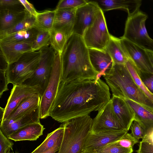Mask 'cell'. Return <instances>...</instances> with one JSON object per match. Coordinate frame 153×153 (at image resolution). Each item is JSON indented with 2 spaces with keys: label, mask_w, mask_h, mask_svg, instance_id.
Segmentation results:
<instances>
[{
  "label": "cell",
  "mask_w": 153,
  "mask_h": 153,
  "mask_svg": "<svg viewBox=\"0 0 153 153\" xmlns=\"http://www.w3.org/2000/svg\"><path fill=\"white\" fill-rule=\"evenodd\" d=\"M111 99L108 85L100 79L61 81L49 116L64 123L98 111Z\"/></svg>",
  "instance_id": "6da1fadb"
},
{
  "label": "cell",
  "mask_w": 153,
  "mask_h": 153,
  "mask_svg": "<svg viewBox=\"0 0 153 153\" xmlns=\"http://www.w3.org/2000/svg\"><path fill=\"white\" fill-rule=\"evenodd\" d=\"M62 54L61 81L96 79L97 73L91 63L88 48L82 36L72 34Z\"/></svg>",
  "instance_id": "7a4b0ae2"
},
{
  "label": "cell",
  "mask_w": 153,
  "mask_h": 153,
  "mask_svg": "<svg viewBox=\"0 0 153 153\" xmlns=\"http://www.w3.org/2000/svg\"><path fill=\"white\" fill-rule=\"evenodd\" d=\"M103 76L112 96L132 100L153 111V102L136 84L125 65L114 63L110 71Z\"/></svg>",
  "instance_id": "3957f363"
},
{
  "label": "cell",
  "mask_w": 153,
  "mask_h": 153,
  "mask_svg": "<svg viewBox=\"0 0 153 153\" xmlns=\"http://www.w3.org/2000/svg\"><path fill=\"white\" fill-rule=\"evenodd\" d=\"M93 120L87 115L63 123L64 135L58 153H82L85 140L91 130Z\"/></svg>",
  "instance_id": "277c9868"
},
{
  "label": "cell",
  "mask_w": 153,
  "mask_h": 153,
  "mask_svg": "<svg viewBox=\"0 0 153 153\" xmlns=\"http://www.w3.org/2000/svg\"><path fill=\"white\" fill-rule=\"evenodd\" d=\"M148 16L139 11L128 16L123 36L121 37L144 48L153 51V39L149 35L146 27Z\"/></svg>",
  "instance_id": "5b68a950"
},
{
  "label": "cell",
  "mask_w": 153,
  "mask_h": 153,
  "mask_svg": "<svg viewBox=\"0 0 153 153\" xmlns=\"http://www.w3.org/2000/svg\"><path fill=\"white\" fill-rule=\"evenodd\" d=\"M40 58L39 51L24 53L18 61L8 65L6 72L8 84H22L30 78L38 65Z\"/></svg>",
  "instance_id": "8992f818"
},
{
  "label": "cell",
  "mask_w": 153,
  "mask_h": 153,
  "mask_svg": "<svg viewBox=\"0 0 153 153\" xmlns=\"http://www.w3.org/2000/svg\"><path fill=\"white\" fill-rule=\"evenodd\" d=\"M39 51L40 58L37 68L31 77L22 84L29 86H39L41 97L51 76L56 52L50 46L44 47Z\"/></svg>",
  "instance_id": "52a82bcc"
},
{
  "label": "cell",
  "mask_w": 153,
  "mask_h": 153,
  "mask_svg": "<svg viewBox=\"0 0 153 153\" xmlns=\"http://www.w3.org/2000/svg\"><path fill=\"white\" fill-rule=\"evenodd\" d=\"M62 54L56 52L51 76L48 85L42 97L39 105L41 119L49 116L50 111L61 81Z\"/></svg>",
  "instance_id": "ba28073f"
},
{
  "label": "cell",
  "mask_w": 153,
  "mask_h": 153,
  "mask_svg": "<svg viewBox=\"0 0 153 153\" xmlns=\"http://www.w3.org/2000/svg\"><path fill=\"white\" fill-rule=\"evenodd\" d=\"M111 36L103 12L100 8L93 23L85 31L83 40L88 48L103 50Z\"/></svg>",
  "instance_id": "9c48e42d"
},
{
  "label": "cell",
  "mask_w": 153,
  "mask_h": 153,
  "mask_svg": "<svg viewBox=\"0 0 153 153\" xmlns=\"http://www.w3.org/2000/svg\"><path fill=\"white\" fill-rule=\"evenodd\" d=\"M122 131H127L122 127L116 116L111 99L98 111L97 114L93 120L90 133L96 134Z\"/></svg>",
  "instance_id": "30bf717a"
},
{
  "label": "cell",
  "mask_w": 153,
  "mask_h": 153,
  "mask_svg": "<svg viewBox=\"0 0 153 153\" xmlns=\"http://www.w3.org/2000/svg\"><path fill=\"white\" fill-rule=\"evenodd\" d=\"M121 44L129 58L138 69L153 73V51L141 47L121 37Z\"/></svg>",
  "instance_id": "8fae6325"
},
{
  "label": "cell",
  "mask_w": 153,
  "mask_h": 153,
  "mask_svg": "<svg viewBox=\"0 0 153 153\" xmlns=\"http://www.w3.org/2000/svg\"><path fill=\"white\" fill-rule=\"evenodd\" d=\"M100 8L94 0L76 10L72 34L82 37L85 30L94 22Z\"/></svg>",
  "instance_id": "7c38bea8"
},
{
  "label": "cell",
  "mask_w": 153,
  "mask_h": 153,
  "mask_svg": "<svg viewBox=\"0 0 153 153\" xmlns=\"http://www.w3.org/2000/svg\"><path fill=\"white\" fill-rule=\"evenodd\" d=\"M40 90L38 86H29L23 84L13 85L1 122L6 120L23 100L34 94H39Z\"/></svg>",
  "instance_id": "4fadbf2b"
},
{
  "label": "cell",
  "mask_w": 153,
  "mask_h": 153,
  "mask_svg": "<svg viewBox=\"0 0 153 153\" xmlns=\"http://www.w3.org/2000/svg\"><path fill=\"white\" fill-rule=\"evenodd\" d=\"M127 132L126 131H107L96 134L90 132L84 143L83 151L92 152L109 144L119 140Z\"/></svg>",
  "instance_id": "5bb4252c"
},
{
  "label": "cell",
  "mask_w": 153,
  "mask_h": 153,
  "mask_svg": "<svg viewBox=\"0 0 153 153\" xmlns=\"http://www.w3.org/2000/svg\"><path fill=\"white\" fill-rule=\"evenodd\" d=\"M33 42H6L0 41L1 55L10 65L16 62L25 53L33 51Z\"/></svg>",
  "instance_id": "9a60e30c"
},
{
  "label": "cell",
  "mask_w": 153,
  "mask_h": 153,
  "mask_svg": "<svg viewBox=\"0 0 153 153\" xmlns=\"http://www.w3.org/2000/svg\"><path fill=\"white\" fill-rule=\"evenodd\" d=\"M39 106L15 120H5L1 122L0 131L7 137L18 129L27 125L40 123Z\"/></svg>",
  "instance_id": "2e32d148"
},
{
  "label": "cell",
  "mask_w": 153,
  "mask_h": 153,
  "mask_svg": "<svg viewBox=\"0 0 153 153\" xmlns=\"http://www.w3.org/2000/svg\"><path fill=\"white\" fill-rule=\"evenodd\" d=\"M88 48L91 63L97 73L96 80L100 79L108 72L112 68L114 63L111 57L105 49L100 50Z\"/></svg>",
  "instance_id": "e0dca14e"
},
{
  "label": "cell",
  "mask_w": 153,
  "mask_h": 153,
  "mask_svg": "<svg viewBox=\"0 0 153 153\" xmlns=\"http://www.w3.org/2000/svg\"><path fill=\"white\" fill-rule=\"evenodd\" d=\"M111 100L116 116L122 127L128 132L135 119L133 111L123 99L112 96Z\"/></svg>",
  "instance_id": "ac0fdd59"
},
{
  "label": "cell",
  "mask_w": 153,
  "mask_h": 153,
  "mask_svg": "<svg viewBox=\"0 0 153 153\" xmlns=\"http://www.w3.org/2000/svg\"><path fill=\"white\" fill-rule=\"evenodd\" d=\"M95 2L103 12L116 9L126 10L128 16L132 15L139 11L142 4L141 0H96Z\"/></svg>",
  "instance_id": "d6986e66"
},
{
  "label": "cell",
  "mask_w": 153,
  "mask_h": 153,
  "mask_svg": "<svg viewBox=\"0 0 153 153\" xmlns=\"http://www.w3.org/2000/svg\"><path fill=\"white\" fill-rule=\"evenodd\" d=\"M76 9H56L53 29L64 33L69 38L72 34Z\"/></svg>",
  "instance_id": "ffe728a7"
},
{
  "label": "cell",
  "mask_w": 153,
  "mask_h": 153,
  "mask_svg": "<svg viewBox=\"0 0 153 153\" xmlns=\"http://www.w3.org/2000/svg\"><path fill=\"white\" fill-rule=\"evenodd\" d=\"M27 13L24 8H0V31L14 27L25 18Z\"/></svg>",
  "instance_id": "44dd1931"
},
{
  "label": "cell",
  "mask_w": 153,
  "mask_h": 153,
  "mask_svg": "<svg viewBox=\"0 0 153 153\" xmlns=\"http://www.w3.org/2000/svg\"><path fill=\"white\" fill-rule=\"evenodd\" d=\"M133 111L134 120L138 121L144 129L145 134L153 128V111L132 100L124 99Z\"/></svg>",
  "instance_id": "7402d4cb"
},
{
  "label": "cell",
  "mask_w": 153,
  "mask_h": 153,
  "mask_svg": "<svg viewBox=\"0 0 153 153\" xmlns=\"http://www.w3.org/2000/svg\"><path fill=\"white\" fill-rule=\"evenodd\" d=\"M45 129L40 123H33L19 128L10 135L8 138L15 142L36 140L43 135Z\"/></svg>",
  "instance_id": "603a6c76"
},
{
  "label": "cell",
  "mask_w": 153,
  "mask_h": 153,
  "mask_svg": "<svg viewBox=\"0 0 153 153\" xmlns=\"http://www.w3.org/2000/svg\"><path fill=\"white\" fill-rule=\"evenodd\" d=\"M64 128L62 124L48 133L43 142L31 153H42L55 149L60 148L64 135Z\"/></svg>",
  "instance_id": "cb8c5ba5"
},
{
  "label": "cell",
  "mask_w": 153,
  "mask_h": 153,
  "mask_svg": "<svg viewBox=\"0 0 153 153\" xmlns=\"http://www.w3.org/2000/svg\"><path fill=\"white\" fill-rule=\"evenodd\" d=\"M40 100L39 93L33 94L23 100L5 120H16L35 110L39 107Z\"/></svg>",
  "instance_id": "d4e9b609"
},
{
  "label": "cell",
  "mask_w": 153,
  "mask_h": 153,
  "mask_svg": "<svg viewBox=\"0 0 153 153\" xmlns=\"http://www.w3.org/2000/svg\"><path fill=\"white\" fill-rule=\"evenodd\" d=\"M105 50L111 57L114 64L125 65L129 58L121 44L120 38L111 35Z\"/></svg>",
  "instance_id": "484cf974"
},
{
  "label": "cell",
  "mask_w": 153,
  "mask_h": 153,
  "mask_svg": "<svg viewBox=\"0 0 153 153\" xmlns=\"http://www.w3.org/2000/svg\"><path fill=\"white\" fill-rule=\"evenodd\" d=\"M40 29L36 26L20 31L0 39L6 42H33Z\"/></svg>",
  "instance_id": "4316f807"
},
{
  "label": "cell",
  "mask_w": 153,
  "mask_h": 153,
  "mask_svg": "<svg viewBox=\"0 0 153 153\" xmlns=\"http://www.w3.org/2000/svg\"><path fill=\"white\" fill-rule=\"evenodd\" d=\"M55 14V9L38 12L36 17V26L40 30L50 32L53 29Z\"/></svg>",
  "instance_id": "83f0119b"
},
{
  "label": "cell",
  "mask_w": 153,
  "mask_h": 153,
  "mask_svg": "<svg viewBox=\"0 0 153 153\" xmlns=\"http://www.w3.org/2000/svg\"><path fill=\"white\" fill-rule=\"evenodd\" d=\"M36 26V17L28 12L25 18L12 28L3 31H0V39L20 31Z\"/></svg>",
  "instance_id": "f1b7e54d"
},
{
  "label": "cell",
  "mask_w": 153,
  "mask_h": 153,
  "mask_svg": "<svg viewBox=\"0 0 153 153\" xmlns=\"http://www.w3.org/2000/svg\"><path fill=\"white\" fill-rule=\"evenodd\" d=\"M50 45L56 52L62 53L68 38L64 32L52 29L50 32Z\"/></svg>",
  "instance_id": "f546056e"
},
{
  "label": "cell",
  "mask_w": 153,
  "mask_h": 153,
  "mask_svg": "<svg viewBox=\"0 0 153 153\" xmlns=\"http://www.w3.org/2000/svg\"><path fill=\"white\" fill-rule=\"evenodd\" d=\"M125 65L135 83L151 100L153 102V94L147 88L142 81L139 75V70L129 58Z\"/></svg>",
  "instance_id": "4dcf8cb0"
},
{
  "label": "cell",
  "mask_w": 153,
  "mask_h": 153,
  "mask_svg": "<svg viewBox=\"0 0 153 153\" xmlns=\"http://www.w3.org/2000/svg\"><path fill=\"white\" fill-rule=\"evenodd\" d=\"M50 34L48 31L40 30L32 46L33 51H37L50 45Z\"/></svg>",
  "instance_id": "1f68e13d"
},
{
  "label": "cell",
  "mask_w": 153,
  "mask_h": 153,
  "mask_svg": "<svg viewBox=\"0 0 153 153\" xmlns=\"http://www.w3.org/2000/svg\"><path fill=\"white\" fill-rule=\"evenodd\" d=\"M133 149H127L120 146L118 141L109 144L104 146L96 150L94 153H132Z\"/></svg>",
  "instance_id": "d6a6232c"
},
{
  "label": "cell",
  "mask_w": 153,
  "mask_h": 153,
  "mask_svg": "<svg viewBox=\"0 0 153 153\" xmlns=\"http://www.w3.org/2000/svg\"><path fill=\"white\" fill-rule=\"evenodd\" d=\"M88 0H60L56 7V9H77L86 4Z\"/></svg>",
  "instance_id": "836d02e7"
},
{
  "label": "cell",
  "mask_w": 153,
  "mask_h": 153,
  "mask_svg": "<svg viewBox=\"0 0 153 153\" xmlns=\"http://www.w3.org/2000/svg\"><path fill=\"white\" fill-rule=\"evenodd\" d=\"M139 142V140L133 137L131 134L127 132L119 140L118 144L127 149H133L134 145Z\"/></svg>",
  "instance_id": "e575fe53"
},
{
  "label": "cell",
  "mask_w": 153,
  "mask_h": 153,
  "mask_svg": "<svg viewBox=\"0 0 153 153\" xmlns=\"http://www.w3.org/2000/svg\"><path fill=\"white\" fill-rule=\"evenodd\" d=\"M13 143L0 131V153H10Z\"/></svg>",
  "instance_id": "d590c367"
},
{
  "label": "cell",
  "mask_w": 153,
  "mask_h": 153,
  "mask_svg": "<svg viewBox=\"0 0 153 153\" xmlns=\"http://www.w3.org/2000/svg\"><path fill=\"white\" fill-rule=\"evenodd\" d=\"M130 129L131 130V134L137 140L142 139L145 135V132L143 127L138 121L135 120L132 122Z\"/></svg>",
  "instance_id": "8d00e7d4"
},
{
  "label": "cell",
  "mask_w": 153,
  "mask_h": 153,
  "mask_svg": "<svg viewBox=\"0 0 153 153\" xmlns=\"http://www.w3.org/2000/svg\"><path fill=\"white\" fill-rule=\"evenodd\" d=\"M139 71L140 78L148 90L153 94V73Z\"/></svg>",
  "instance_id": "74e56055"
},
{
  "label": "cell",
  "mask_w": 153,
  "mask_h": 153,
  "mask_svg": "<svg viewBox=\"0 0 153 153\" xmlns=\"http://www.w3.org/2000/svg\"><path fill=\"white\" fill-rule=\"evenodd\" d=\"M6 72L0 70V97H1L3 93L8 90V84L6 77Z\"/></svg>",
  "instance_id": "f35d334b"
},
{
  "label": "cell",
  "mask_w": 153,
  "mask_h": 153,
  "mask_svg": "<svg viewBox=\"0 0 153 153\" xmlns=\"http://www.w3.org/2000/svg\"><path fill=\"white\" fill-rule=\"evenodd\" d=\"M22 6L19 0H0V8H19Z\"/></svg>",
  "instance_id": "ab89813d"
},
{
  "label": "cell",
  "mask_w": 153,
  "mask_h": 153,
  "mask_svg": "<svg viewBox=\"0 0 153 153\" xmlns=\"http://www.w3.org/2000/svg\"><path fill=\"white\" fill-rule=\"evenodd\" d=\"M137 153H153V145L142 141L140 143Z\"/></svg>",
  "instance_id": "60d3db41"
},
{
  "label": "cell",
  "mask_w": 153,
  "mask_h": 153,
  "mask_svg": "<svg viewBox=\"0 0 153 153\" xmlns=\"http://www.w3.org/2000/svg\"><path fill=\"white\" fill-rule=\"evenodd\" d=\"M26 11L29 14L36 17L38 12L36 11L33 5L26 0H19Z\"/></svg>",
  "instance_id": "b9f144b4"
},
{
  "label": "cell",
  "mask_w": 153,
  "mask_h": 153,
  "mask_svg": "<svg viewBox=\"0 0 153 153\" xmlns=\"http://www.w3.org/2000/svg\"><path fill=\"white\" fill-rule=\"evenodd\" d=\"M142 139V141L153 145V128L148 131Z\"/></svg>",
  "instance_id": "7bdbcfd3"
},
{
  "label": "cell",
  "mask_w": 153,
  "mask_h": 153,
  "mask_svg": "<svg viewBox=\"0 0 153 153\" xmlns=\"http://www.w3.org/2000/svg\"><path fill=\"white\" fill-rule=\"evenodd\" d=\"M4 112V108H3L1 107H0V122H1L3 118Z\"/></svg>",
  "instance_id": "ee69618b"
},
{
  "label": "cell",
  "mask_w": 153,
  "mask_h": 153,
  "mask_svg": "<svg viewBox=\"0 0 153 153\" xmlns=\"http://www.w3.org/2000/svg\"><path fill=\"white\" fill-rule=\"evenodd\" d=\"M59 149H55L52 150L42 153H58Z\"/></svg>",
  "instance_id": "f6af8a7d"
},
{
  "label": "cell",
  "mask_w": 153,
  "mask_h": 153,
  "mask_svg": "<svg viewBox=\"0 0 153 153\" xmlns=\"http://www.w3.org/2000/svg\"><path fill=\"white\" fill-rule=\"evenodd\" d=\"M82 153H94V152H88L83 151Z\"/></svg>",
  "instance_id": "bcb514c9"
},
{
  "label": "cell",
  "mask_w": 153,
  "mask_h": 153,
  "mask_svg": "<svg viewBox=\"0 0 153 153\" xmlns=\"http://www.w3.org/2000/svg\"><path fill=\"white\" fill-rule=\"evenodd\" d=\"M12 153H18V152H16L15 153H14V152H12Z\"/></svg>",
  "instance_id": "7dc6e473"
},
{
  "label": "cell",
  "mask_w": 153,
  "mask_h": 153,
  "mask_svg": "<svg viewBox=\"0 0 153 153\" xmlns=\"http://www.w3.org/2000/svg\"><path fill=\"white\" fill-rule=\"evenodd\" d=\"M132 153H133V152Z\"/></svg>",
  "instance_id": "c3c4849f"
}]
</instances>
